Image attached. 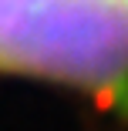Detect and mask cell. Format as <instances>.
I'll list each match as a JSON object with an SVG mask.
<instances>
[{
    "mask_svg": "<svg viewBox=\"0 0 128 131\" xmlns=\"http://www.w3.org/2000/svg\"><path fill=\"white\" fill-rule=\"evenodd\" d=\"M0 74L128 111V0H0Z\"/></svg>",
    "mask_w": 128,
    "mask_h": 131,
    "instance_id": "6da1fadb",
    "label": "cell"
}]
</instances>
